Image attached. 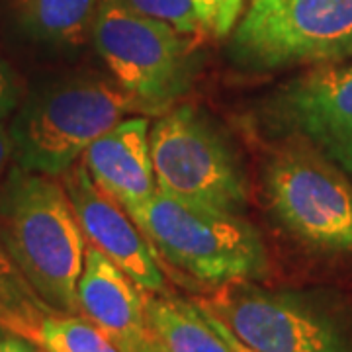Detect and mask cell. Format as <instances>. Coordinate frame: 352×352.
Instances as JSON below:
<instances>
[{"label": "cell", "instance_id": "cell-19", "mask_svg": "<svg viewBox=\"0 0 352 352\" xmlns=\"http://www.w3.org/2000/svg\"><path fill=\"white\" fill-rule=\"evenodd\" d=\"M18 96H20V92H18V85L14 80L12 73L0 61V120L16 110Z\"/></svg>", "mask_w": 352, "mask_h": 352}, {"label": "cell", "instance_id": "cell-4", "mask_svg": "<svg viewBox=\"0 0 352 352\" xmlns=\"http://www.w3.org/2000/svg\"><path fill=\"white\" fill-rule=\"evenodd\" d=\"M90 39L112 78L147 113L170 110L196 75V39L135 14L120 0H100Z\"/></svg>", "mask_w": 352, "mask_h": 352}, {"label": "cell", "instance_id": "cell-2", "mask_svg": "<svg viewBox=\"0 0 352 352\" xmlns=\"http://www.w3.org/2000/svg\"><path fill=\"white\" fill-rule=\"evenodd\" d=\"M129 113H147L113 78L73 75L30 94L10 126L12 159L32 173L61 176L88 145Z\"/></svg>", "mask_w": 352, "mask_h": 352}, {"label": "cell", "instance_id": "cell-18", "mask_svg": "<svg viewBox=\"0 0 352 352\" xmlns=\"http://www.w3.org/2000/svg\"><path fill=\"white\" fill-rule=\"evenodd\" d=\"M245 0H194L206 34L226 38L239 22Z\"/></svg>", "mask_w": 352, "mask_h": 352}, {"label": "cell", "instance_id": "cell-3", "mask_svg": "<svg viewBox=\"0 0 352 352\" xmlns=\"http://www.w3.org/2000/svg\"><path fill=\"white\" fill-rule=\"evenodd\" d=\"M127 214L155 251L200 282L239 284L268 270L258 231L239 214L176 200L159 190Z\"/></svg>", "mask_w": 352, "mask_h": 352}, {"label": "cell", "instance_id": "cell-14", "mask_svg": "<svg viewBox=\"0 0 352 352\" xmlns=\"http://www.w3.org/2000/svg\"><path fill=\"white\" fill-rule=\"evenodd\" d=\"M153 335L168 352H233L206 321L196 303L170 296H145Z\"/></svg>", "mask_w": 352, "mask_h": 352}, {"label": "cell", "instance_id": "cell-12", "mask_svg": "<svg viewBox=\"0 0 352 352\" xmlns=\"http://www.w3.org/2000/svg\"><path fill=\"white\" fill-rule=\"evenodd\" d=\"M149 122L126 118L88 145L80 163L88 175L126 212L139 208L157 192Z\"/></svg>", "mask_w": 352, "mask_h": 352}, {"label": "cell", "instance_id": "cell-5", "mask_svg": "<svg viewBox=\"0 0 352 352\" xmlns=\"http://www.w3.org/2000/svg\"><path fill=\"white\" fill-rule=\"evenodd\" d=\"M157 190L176 200L241 214L247 180L239 159L215 126L192 106H178L149 131Z\"/></svg>", "mask_w": 352, "mask_h": 352}, {"label": "cell", "instance_id": "cell-8", "mask_svg": "<svg viewBox=\"0 0 352 352\" xmlns=\"http://www.w3.org/2000/svg\"><path fill=\"white\" fill-rule=\"evenodd\" d=\"M221 319L254 352H352L346 337L327 315L288 294L227 284L198 303Z\"/></svg>", "mask_w": 352, "mask_h": 352}, {"label": "cell", "instance_id": "cell-22", "mask_svg": "<svg viewBox=\"0 0 352 352\" xmlns=\"http://www.w3.org/2000/svg\"><path fill=\"white\" fill-rule=\"evenodd\" d=\"M10 157H12V143H10L8 133H4V131L0 129V176L6 170Z\"/></svg>", "mask_w": 352, "mask_h": 352}, {"label": "cell", "instance_id": "cell-11", "mask_svg": "<svg viewBox=\"0 0 352 352\" xmlns=\"http://www.w3.org/2000/svg\"><path fill=\"white\" fill-rule=\"evenodd\" d=\"M78 311L122 352L155 337L145 311V296L126 272L96 247L88 245L76 284Z\"/></svg>", "mask_w": 352, "mask_h": 352}, {"label": "cell", "instance_id": "cell-7", "mask_svg": "<svg viewBox=\"0 0 352 352\" xmlns=\"http://www.w3.org/2000/svg\"><path fill=\"white\" fill-rule=\"evenodd\" d=\"M264 192L294 237L319 251H352V182L321 153L278 151L266 164Z\"/></svg>", "mask_w": 352, "mask_h": 352}, {"label": "cell", "instance_id": "cell-21", "mask_svg": "<svg viewBox=\"0 0 352 352\" xmlns=\"http://www.w3.org/2000/svg\"><path fill=\"white\" fill-rule=\"evenodd\" d=\"M196 305H198V303H196ZM198 307H200V305H198ZM200 311L204 314V317H206V321H208V323H210V325L215 329V333H217V335H219V337H221V339L226 340L227 344H229V349H231V351L233 352H254L252 349H249L247 344H243V342H241V340L237 339L233 333H231V329L227 327L221 319H217L214 314L206 311L204 307H200Z\"/></svg>", "mask_w": 352, "mask_h": 352}, {"label": "cell", "instance_id": "cell-10", "mask_svg": "<svg viewBox=\"0 0 352 352\" xmlns=\"http://www.w3.org/2000/svg\"><path fill=\"white\" fill-rule=\"evenodd\" d=\"M59 180L85 239L112 258L143 292L164 294L166 282L155 247L126 210L92 180L85 164L78 161L69 166Z\"/></svg>", "mask_w": 352, "mask_h": 352}, {"label": "cell", "instance_id": "cell-24", "mask_svg": "<svg viewBox=\"0 0 352 352\" xmlns=\"http://www.w3.org/2000/svg\"><path fill=\"white\" fill-rule=\"evenodd\" d=\"M0 327L8 329V331H14V333H16V321H14L12 314L6 309V305L2 303V300H0Z\"/></svg>", "mask_w": 352, "mask_h": 352}, {"label": "cell", "instance_id": "cell-1", "mask_svg": "<svg viewBox=\"0 0 352 352\" xmlns=\"http://www.w3.org/2000/svg\"><path fill=\"white\" fill-rule=\"evenodd\" d=\"M85 241L59 176L14 164L0 182V243L55 314H78Z\"/></svg>", "mask_w": 352, "mask_h": 352}, {"label": "cell", "instance_id": "cell-9", "mask_svg": "<svg viewBox=\"0 0 352 352\" xmlns=\"http://www.w3.org/2000/svg\"><path fill=\"white\" fill-rule=\"evenodd\" d=\"M276 116L352 176V65L319 67L292 80L276 98Z\"/></svg>", "mask_w": 352, "mask_h": 352}, {"label": "cell", "instance_id": "cell-16", "mask_svg": "<svg viewBox=\"0 0 352 352\" xmlns=\"http://www.w3.org/2000/svg\"><path fill=\"white\" fill-rule=\"evenodd\" d=\"M36 342L47 352H122L94 323L71 314L45 315Z\"/></svg>", "mask_w": 352, "mask_h": 352}, {"label": "cell", "instance_id": "cell-6", "mask_svg": "<svg viewBox=\"0 0 352 352\" xmlns=\"http://www.w3.org/2000/svg\"><path fill=\"white\" fill-rule=\"evenodd\" d=\"M233 51L263 71L352 57V0H251Z\"/></svg>", "mask_w": 352, "mask_h": 352}, {"label": "cell", "instance_id": "cell-20", "mask_svg": "<svg viewBox=\"0 0 352 352\" xmlns=\"http://www.w3.org/2000/svg\"><path fill=\"white\" fill-rule=\"evenodd\" d=\"M0 352H47L38 342L25 339L22 335L0 327Z\"/></svg>", "mask_w": 352, "mask_h": 352}, {"label": "cell", "instance_id": "cell-13", "mask_svg": "<svg viewBox=\"0 0 352 352\" xmlns=\"http://www.w3.org/2000/svg\"><path fill=\"white\" fill-rule=\"evenodd\" d=\"M20 30L38 43L78 47L92 34L100 0H14Z\"/></svg>", "mask_w": 352, "mask_h": 352}, {"label": "cell", "instance_id": "cell-23", "mask_svg": "<svg viewBox=\"0 0 352 352\" xmlns=\"http://www.w3.org/2000/svg\"><path fill=\"white\" fill-rule=\"evenodd\" d=\"M129 352H168V351H166L163 344L157 340V337H151V339H147L145 342L138 344V346H133Z\"/></svg>", "mask_w": 352, "mask_h": 352}, {"label": "cell", "instance_id": "cell-15", "mask_svg": "<svg viewBox=\"0 0 352 352\" xmlns=\"http://www.w3.org/2000/svg\"><path fill=\"white\" fill-rule=\"evenodd\" d=\"M0 300L16 321V333L25 339H38V331L43 317L51 311L43 300L30 286V282L14 264L4 245L0 243Z\"/></svg>", "mask_w": 352, "mask_h": 352}, {"label": "cell", "instance_id": "cell-17", "mask_svg": "<svg viewBox=\"0 0 352 352\" xmlns=\"http://www.w3.org/2000/svg\"><path fill=\"white\" fill-rule=\"evenodd\" d=\"M120 2L135 14L168 24L180 34L194 38L206 34L194 0H120Z\"/></svg>", "mask_w": 352, "mask_h": 352}]
</instances>
